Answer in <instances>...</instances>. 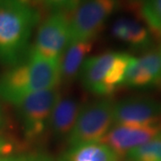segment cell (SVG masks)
<instances>
[{
    "label": "cell",
    "mask_w": 161,
    "mask_h": 161,
    "mask_svg": "<svg viewBox=\"0 0 161 161\" xmlns=\"http://www.w3.org/2000/svg\"><path fill=\"white\" fill-rule=\"evenodd\" d=\"M40 20L30 0H0V61L14 66L27 58L30 40Z\"/></svg>",
    "instance_id": "obj_1"
},
{
    "label": "cell",
    "mask_w": 161,
    "mask_h": 161,
    "mask_svg": "<svg viewBox=\"0 0 161 161\" xmlns=\"http://www.w3.org/2000/svg\"><path fill=\"white\" fill-rule=\"evenodd\" d=\"M60 60L29 52L27 58L0 77V97L16 106L31 94L59 86Z\"/></svg>",
    "instance_id": "obj_2"
},
{
    "label": "cell",
    "mask_w": 161,
    "mask_h": 161,
    "mask_svg": "<svg viewBox=\"0 0 161 161\" xmlns=\"http://www.w3.org/2000/svg\"><path fill=\"white\" fill-rule=\"evenodd\" d=\"M133 57L126 53L106 52L87 58L80 71V80L87 91L101 97H108L124 81Z\"/></svg>",
    "instance_id": "obj_3"
},
{
    "label": "cell",
    "mask_w": 161,
    "mask_h": 161,
    "mask_svg": "<svg viewBox=\"0 0 161 161\" xmlns=\"http://www.w3.org/2000/svg\"><path fill=\"white\" fill-rule=\"evenodd\" d=\"M114 104L108 98L84 104L68 135L70 147L99 142L114 124Z\"/></svg>",
    "instance_id": "obj_4"
},
{
    "label": "cell",
    "mask_w": 161,
    "mask_h": 161,
    "mask_svg": "<svg viewBox=\"0 0 161 161\" xmlns=\"http://www.w3.org/2000/svg\"><path fill=\"white\" fill-rule=\"evenodd\" d=\"M60 96L58 86L31 94L16 105L24 137L29 142H37L49 131L52 110Z\"/></svg>",
    "instance_id": "obj_5"
},
{
    "label": "cell",
    "mask_w": 161,
    "mask_h": 161,
    "mask_svg": "<svg viewBox=\"0 0 161 161\" xmlns=\"http://www.w3.org/2000/svg\"><path fill=\"white\" fill-rule=\"evenodd\" d=\"M119 0H82L71 11L70 42L92 41L118 7Z\"/></svg>",
    "instance_id": "obj_6"
},
{
    "label": "cell",
    "mask_w": 161,
    "mask_h": 161,
    "mask_svg": "<svg viewBox=\"0 0 161 161\" xmlns=\"http://www.w3.org/2000/svg\"><path fill=\"white\" fill-rule=\"evenodd\" d=\"M69 43V16L56 12L40 25L30 51L49 60H60Z\"/></svg>",
    "instance_id": "obj_7"
},
{
    "label": "cell",
    "mask_w": 161,
    "mask_h": 161,
    "mask_svg": "<svg viewBox=\"0 0 161 161\" xmlns=\"http://www.w3.org/2000/svg\"><path fill=\"white\" fill-rule=\"evenodd\" d=\"M115 125L160 126L161 103L149 97H130L114 104Z\"/></svg>",
    "instance_id": "obj_8"
},
{
    "label": "cell",
    "mask_w": 161,
    "mask_h": 161,
    "mask_svg": "<svg viewBox=\"0 0 161 161\" xmlns=\"http://www.w3.org/2000/svg\"><path fill=\"white\" fill-rule=\"evenodd\" d=\"M161 133L160 126L115 125L99 142L123 158L134 148L147 143Z\"/></svg>",
    "instance_id": "obj_9"
},
{
    "label": "cell",
    "mask_w": 161,
    "mask_h": 161,
    "mask_svg": "<svg viewBox=\"0 0 161 161\" xmlns=\"http://www.w3.org/2000/svg\"><path fill=\"white\" fill-rule=\"evenodd\" d=\"M161 86V52H146L139 58H132L128 66L124 87L149 88Z\"/></svg>",
    "instance_id": "obj_10"
},
{
    "label": "cell",
    "mask_w": 161,
    "mask_h": 161,
    "mask_svg": "<svg viewBox=\"0 0 161 161\" xmlns=\"http://www.w3.org/2000/svg\"><path fill=\"white\" fill-rule=\"evenodd\" d=\"M83 105L75 97L61 95L52 110L49 131L56 137H68Z\"/></svg>",
    "instance_id": "obj_11"
},
{
    "label": "cell",
    "mask_w": 161,
    "mask_h": 161,
    "mask_svg": "<svg viewBox=\"0 0 161 161\" xmlns=\"http://www.w3.org/2000/svg\"><path fill=\"white\" fill-rule=\"evenodd\" d=\"M112 35L133 48H147L151 43L152 35L143 24L131 18L121 17L112 25Z\"/></svg>",
    "instance_id": "obj_12"
},
{
    "label": "cell",
    "mask_w": 161,
    "mask_h": 161,
    "mask_svg": "<svg viewBox=\"0 0 161 161\" xmlns=\"http://www.w3.org/2000/svg\"><path fill=\"white\" fill-rule=\"evenodd\" d=\"M92 41L70 42L60 58V82L69 83L80 75L81 66L92 49Z\"/></svg>",
    "instance_id": "obj_13"
},
{
    "label": "cell",
    "mask_w": 161,
    "mask_h": 161,
    "mask_svg": "<svg viewBox=\"0 0 161 161\" xmlns=\"http://www.w3.org/2000/svg\"><path fill=\"white\" fill-rule=\"evenodd\" d=\"M58 161H121L114 150L101 142L71 147Z\"/></svg>",
    "instance_id": "obj_14"
},
{
    "label": "cell",
    "mask_w": 161,
    "mask_h": 161,
    "mask_svg": "<svg viewBox=\"0 0 161 161\" xmlns=\"http://www.w3.org/2000/svg\"><path fill=\"white\" fill-rule=\"evenodd\" d=\"M139 12L151 35L161 42V0H144Z\"/></svg>",
    "instance_id": "obj_15"
},
{
    "label": "cell",
    "mask_w": 161,
    "mask_h": 161,
    "mask_svg": "<svg viewBox=\"0 0 161 161\" xmlns=\"http://www.w3.org/2000/svg\"><path fill=\"white\" fill-rule=\"evenodd\" d=\"M128 161H161V133L127 153Z\"/></svg>",
    "instance_id": "obj_16"
},
{
    "label": "cell",
    "mask_w": 161,
    "mask_h": 161,
    "mask_svg": "<svg viewBox=\"0 0 161 161\" xmlns=\"http://www.w3.org/2000/svg\"><path fill=\"white\" fill-rule=\"evenodd\" d=\"M47 7L56 12L72 11L80 0H40Z\"/></svg>",
    "instance_id": "obj_17"
},
{
    "label": "cell",
    "mask_w": 161,
    "mask_h": 161,
    "mask_svg": "<svg viewBox=\"0 0 161 161\" xmlns=\"http://www.w3.org/2000/svg\"><path fill=\"white\" fill-rule=\"evenodd\" d=\"M0 161H53L50 156L47 155L41 152H33L29 154L17 156V157H11L2 158Z\"/></svg>",
    "instance_id": "obj_18"
},
{
    "label": "cell",
    "mask_w": 161,
    "mask_h": 161,
    "mask_svg": "<svg viewBox=\"0 0 161 161\" xmlns=\"http://www.w3.org/2000/svg\"><path fill=\"white\" fill-rule=\"evenodd\" d=\"M12 150V144L6 142L5 139L0 136V155L10 152Z\"/></svg>",
    "instance_id": "obj_19"
},
{
    "label": "cell",
    "mask_w": 161,
    "mask_h": 161,
    "mask_svg": "<svg viewBox=\"0 0 161 161\" xmlns=\"http://www.w3.org/2000/svg\"><path fill=\"white\" fill-rule=\"evenodd\" d=\"M3 119H4V117H3V113H2V109H1V108H0V125L3 124Z\"/></svg>",
    "instance_id": "obj_20"
},
{
    "label": "cell",
    "mask_w": 161,
    "mask_h": 161,
    "mask_svg": "<svg viewBox=\"0 0 161 161\" xmlns=\"http://www.w3.org/2000/svg\"><path fill=\"white\" fill-rule=\"evenodd\" d=\"M160 52H161V51H160Z\"/></svg>",
    "instance_id": "obj_21"
}]
</instances>
